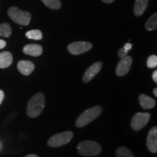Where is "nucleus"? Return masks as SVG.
<instances>
[{"mask_svg": "<svg viewBox=\"0 0 157 157\" xmlns=\"http://www.w3.org/2000/svg\"><path fill=\"white\" fill-rule=\"evenodd\" d=\"M44 95L42 93L35 94L29 101L26 112L29 117L35 118L42 112L44 108Z\"/></svg>", "mask_w": 157, "mask_h": 157, "instance_id": "f257e3e1", "label": "nucleus"}, {"mask_svg": "<svg viewBox=\"0 0 157 157\" xmlns=\"http://www.w3.org/2000/svg\"><path fill=\"white\" fill-rule=\"evenodd\" d=\"M102 113V108L99 105L93 106L84 111L76 119V126L77 127H82L87 125L91 121L95 120L96 118L99 117Z\"/></svg>", "mask_w": 157, "mask_h": 157, "instance_id": "f03ea898", "label": "nucleus"}, {"mask_svg": "<svg viewBox=\"0 0 157 157\" xmlns=\"http://www.w3.org/2000/svg\"><path fill=\"white\" fill-rule=\"evenodd\" d=\"M78 153L84 156H95L101 153L102 148L99 143L91 140H84L78 143Z\"/></svg>", "mask_w": 157, "mask_h": 157, "instance_id": "7ed1b4c3", "label": "nucleus"}, {"mask_svg": "<svg viewBox=\"0 0 157 157\" xmlns=\"http://www.w3.org/2000/svg\"><path fill=\"white\" fill-rule=\"evenodd\" d=\"M7 14L15 23L21 25H27L31 21V15L29 12L22 11L16 7H10Z\"/></svg>", "mask_w": 157, "mask_h": 157, "instance_id": "20e7f679", "label": "nucleus"}, {"mask_svg": "<svg viewBox=\"0 0 157 157\" xmlns=\"http://www.w3.org/2000/svg\"><path fill=\"white\" fill-rule=\"evenodd\" d=\"M73 136L74 133L71 131L58 133L49 139L48 144L49 146L52 147V148H57V147L64 146L71 140Z\"/></svg>", "mask_w": 157, "mask_h": 157, "instance_id": "39448f33", "label": "nucleus"}, {"mask_svg": "<svg viewBox=\"0 0 157 157\" xmlns=\"http://www.w3.org/2000/svg\"><path fill=\"white\" fill-rule=\"evenodd\" d=\"M93 48V45L90 42H75L71 43L68 46V50L71 54L81 55L84 52L90 50Z\"/></svg>", "mask_w": 157, "mask_h": 157, "instance_id": "423d86ee", "label": "nucleus"}, {"mask_svg": "<svg viewBox=\"0 0 157 157\" xmlns=\"http://www.w3.org/2000/svg\"><path fill=\"white\" fill-rule=\"evenodd\" d=\"M150 120V114L148 113H137L132 117L131 121V127L135 131L143 128Z\"/></svg>", "mask_w": 157, "mask_h": 157, "instance_id": "0eeeda50", "label": "nucleus"}, {"mask_svg": "<svg viewBox=\"0 0 157 157\" xmlns=\"http://www.w3.org/2000/svg\"><path fill=\"white\" fill-rule=\"evenodd\" d=\"M132 63V59L130 56H125L121 58V60L118 63L116 74L119 76H125L129 71L131 65Z\"/></svg>", "mask_w": 157, "mask_h": 157, "instance_id": "6e6552de", "label": "nucleus"}, {"mask_svg": "<svg viewBox=\"0 0 157 157\" xmlns=\"http://www.w3.org/2000/svg\"><path fill=\"white\" fill-rule=\"evenodd\" d=\"M103 63L101 62H96L87 68L83 76V82L84 83H88L91 81L97 74L99 73L100 71L102 68Z\"/></svg>", "mask_w": 157, "mask_h": 157, "instance_id": "1a4fd4ad", "label": "nucleus"}, {"mask_svg": "<svg viewBox=\"0 0 157 157\" xmlns=\"http://www.w3.org/2000/svg\"><path fill=\"white\" fill-rule=\"evenodd\" d=\"M147 147L151 153L157 152V127H154L149 131L147 137Z\"/></svg>", "mask_w": 157, "mask_h": 157, "instance_id": "9d476101", "label": "nucleus"}, {"mask_svg": "<svg viewBox=\"0 0 157 157\" xmlns=\"http://www.w3.org/2000/svg\"><path fill=\"white\" fill-rule=\"evenodd\" d=\"M34 64L29 60H21L17 63V69L23 75L28 76L34 70Z\"/></svg>", "mask_w": 157, "mask_h": 157, "instance_id": "9b49d317", "label": "nucleus"}, {"mask_svg": "<svg viewBox=\"0 0 157 157\" xmlns=\"http://www.w3.org/2000/svg\"><path fill=\"white\" fill-rule=\"evenodd\" d=\"M23 52L25 54L29 55V56L38 57L42 54L43 49L42 47L39 44H29L24 46L23 49Z\"/></svg>", "mask_w": 157, "mask_h": 157, "instance_id": "f8f14e48", "label": "nucleus"}, {"mask_svg": "<svg viewBox=\"0 0 157 157\" xmlns=\"http://www.w3.org/2000/svg\"><path fill=\"white\" fill-rule=\"evenodd\" d=\"M139 103L141 107L145 110L151 109L156 105V101L154 99L145 94H141L139 96Z\"/></svg>", "mask_w": 157, "mask_h": 157, "instance_id": "ddd939ff", "label": "nucleus"}, {"mask_svg": "<svg viewBox=\"0 0 157 157\" xmlns=\"http://www.w3.org/2000/svg\"><path fill=\"white\" fill-rule=\"evenodd\" d=\"M148 5V0H135L134 6V13L137 17L143 15Z\"/></svg>", "mask_w": 157, "mask_h": 157, "instance_id": "4468645a", "label": "nucleus"}, {"mask_svg": "<svg viewBox=\"0 0 157 157\" xmlns=\"http://www.w3.org/2000/svg\"><path fill=\"white\" fill-rule=\"evenodd\" d=\"M13 56L10 52H0V68L9 67L13 63Z\"/></svg>", "mask_w": 157, "mask_h": 157, "instance_id": "2eb2a0df", "label": "nucleus"}, {"mask_svg": "<svg viewBox=\"0 0 157 157\" xmlns=\"http://www.w3.org/2000/svg\"><path fill=\"white\" fill-rule=\"evenodd\" d=\"M147 31H154L157 29V13H154L149 17L145 25Z\"/></svg>", "mask_w": 157, "mask_h": 157, "instance_id": "dca6fc26", "label": "nucleus"}, {"mask_svg": "<svg viewBox=\"0 0 157 157\" xmlns=\"http://www.w3.org/2000/svg\"><path fill=\"white\" fill-rule=\"evenodd\" d=\"M12 34V29L8 23H0V36L9 37Z\"/></svg>", "mask_w": 157, "mask_h": 157, "instance_id": "f3484780", "label": "nucleus"}, {"mask_svg": "<svg viewBox=\"0 0 157 157\" xmlns=\"http://www.w3.org/2000/svg\"><path fill=\"white\" fill-rule=\"evenodd\" d=\"M117 157H135L130 150L126 147H119L116 151Z\"/></svg>", "mask_w": 157, "mask_h": 157, "instance_id": "a211bd4d", "label": "nucleus"}, {"mask_svg": "<svg viewBox=\"0 0 157 157\" xmlns=\"http://www.w3.org/2000/svg\"><path fill=\"white\" fill-rule=\"evenodd\" d=\"M25 36L30 39L34 40H40L42 39V33L39 30H31L25 33Z\"/></svg>", "mask_w": 157, "mask_h": 157, "instance_id": "6ab92c4d", "label": "nucleus"}, {"mask_svg": "<svg viewBox=\"0 0 157 157\" xmlns=\"http://www.w3.org/2000/svg\"><path fill=\"white\" fill-rule=\"evenodd\" d=\"M42 1L47 7L50 9L58 10L61 7L60 0H42Z\"/></svg>", "mask_w": 157, "mask_h": 157, "instance_id": "aec40b11", "label": "nucleus"}, {"mask_svg": "<svg viewBox=\"0 0 157 157\" xmlns=\"http://www.w3.org/2000/svg\"><path fill=\"white\" fill-rule=\"evenodd\" d=\"M147 66L149 68H154L157 66V57L152 55L147 60Z\"/></svg>", "mask_w": 157, "mask_h": 157, "instance_id": "412c9836", "label": "nucleus"}, {"mask_svg": "<svg viewBox=\"0 0 157 157\" xmlns=\"http://www.w3.org/2000/svg\"><path fill=\"white\" fill-rule=\"evenodd\" d=\"M128 52H129V51L126 50L124 48H121L119 51H118V55H119V58L121 59V58H124L125 56H127V53H128Z\"/></svg>", "mask_w": 157, "mask_h": 157, "instance_id": "4be33fe9", "label": "nucleus"}, {"mask_svg": "<svg viewBox=\"0 0 157 157\" xmlns=\"http://www.w3.org/2000/svg\"><path fill=\"white\" fill-rule=\"evenodd\" d=\"M132 44H130V43H126V44L124 45L123 48H124L126 50L129 51V50H130L131 49H132Z\"/></svg>", "mask_w": 157, "mask_h": 157, "instance_id": "5701e85b", "label": "nucleus"}, {"mask_svg": "<svg viewBox=\"0 0 157 157\" xmlns=\"http://www.w3.org/2000/svg\"><path fill=\"white\" fill-rule=\"evenodd\" d=\"M4 98H5V93H4L2 90H0V105H1V103H2Z\"/></svg>", "mask_w": 157, "mask_h": 157, "instance_id": "b1692460", "label": "nucleus"}, {"mask_svg": "<svg viewBox=\"0 0 157 157\" xmlns=\"http://www.w3.org/2000/svg\"><path fill=\"white\" fill-rule=\"evenodd\" d=\"M152 78H153V80L156 82H157V71H154V72L153 73V75H152Z\"/></svg>", "mask_w": 157, "mask_h": 157, "instance_id": "393cba45", "label": "nucleus"}, {"mask_svg": "<svg viewBox=\"0 0 157 157\" xmlns=\"http://www.w3.org/2000/svg\"><path fill=\"white\" fill-rule=\"evenodd\" d=\"M6 46V42L2 40V39H0V49H2Z\"/></svg>", "mask_w": 157, "mask_h": 157, "instance_id": "a878e982", "label": "nucleus"}, {"mask_svg": "<svg viewBox=\"0 0 157 157\" xmlns=\"http://www.w3.org/2000/svg\"><path fill=\"white\" fill-rule=\"evenodd\" d=\"M102 1H103V2H105V3L109 4V3H112L114 1V0H102Z\"/></svg>", "mask_w": 157, "mask_h": 157, "instance_id": "bb28decb", "label": "nucleus"}, {"mask_svg": "<svg viewBox=\"0 0 157 157\" xmlns=\"http://www.w3.org/2000/svg\"><path fill=\"white\" fill-rule=\"evenodd\" d=\"M153 93H154L155 97H157V88H154Z\"/></svg>", "mask_w": 157, "mask_h": 157, "instance_id": "cd10ccee", "label": "nucleus"}, {"mask_svg": "<svg viewBox=\"0 0 157 157\" xmlns=\"http://www.w3.org/2000/svg\"><path fill=\"white\" fill-rule=\"evenodd\" d=\"M25 157H39L36 154H29L28 156H26Z\"/></svg>", "mask_w": 157, "mask_h": 157, "instance_id": "c85d7f7f", "label": "nucleus"}, {"mask_svg": "<svg viewBox=\"0 0 157 157\" xmlns=\"http://www.w3.org/2000/svg\"><path fill=\"white\" fill-rule=\"evenodd\" d=\"M3 148V143H2V141H0V152H1V151L2 150Z\"/></svg>", "mask_w": 157, "mask_h": 157, "instance_id": "c756f323", "label": "nucleus"}]
</instances>
